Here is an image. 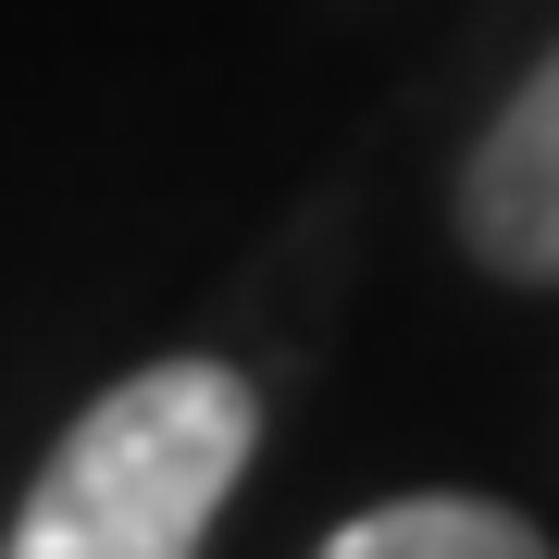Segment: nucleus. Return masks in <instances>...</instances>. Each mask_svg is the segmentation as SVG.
I'll list each match as a JSON object with an SVG mask.
<instances>
[{"instance_id":"obj_2","label":"nucleus","mask_w":559,"mask_h":559,"mask_svg":"<svg viewBox=\"0 0 559 559\" xmlns=\"http://www.w3.org/2000/svg\"><path fill=\"white\" fill-rule=\"evenodd\" d=\"M460 249L498 286H559V50L510 87V112L460 162Z\"/></svg>"},{"instance_id":"obj_3","label":"nucleus","mask_w":559,"mask_h":559,"mask_svg":"<svg viewBox=\"0 0 559 559\" xmlns=\"http://www.w3.org/2000/svg\"><path fill=\"white\" fill-rule=\"evenodd\" d=\"M311 559H547V535L498 498H385L348 535H323Z\"/></svg>"},{"instance_id":"obj_1","label":"nucleus","mask_w":559,"mask_h":559,"mask_svg":"<svg viewBox=\"0 0 559 559\" xmlns=\"http://www.w3.org/2000/svg\"><path fill=\"white\" fill-rule=\"evenodd\" d=\"M261 448V385L224 360H150L100 385L38 460L0 559H200Z\"/></svg>"}]
</instances>
